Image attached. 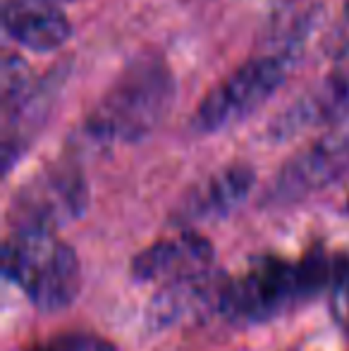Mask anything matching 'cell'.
<instances>
[{"instance_id": "6da1fadb", "label": "cell", "mask_w": 349, "mask_h": 351, "mask_svg": "<svg viewBox=\"0 0 349 351\" xmlns=\"http://www.w3.org/2000/svg\"><path fill=\"white\" fill-rule=\"evenodd\" d=\"M173 101L175 74L165 58L141 53L117 72L88 110L84 132L98 143L139 141L163 122Z\"/></svg>"}, {"instance_id": "7a4b0ae2", "label": "cell", "mask_w": 349, "mask_h": 351, "mask_svg": "<svg viewBox=\"0 0 349 351\" xmlns=\"http://www.w3.org/2000/svg\"><path fill=\"white\" fill-rule=\"evenodd\" d=\"M335 258L309 256L287 263L275 256L254 258L234 278H228L220 313L242 323H263L330 287Z\"/></svg>"}, {"instance_id": "3957f363", "label": "cell", "mask_w": 349, "mask_h": 351, "mask_svg": "<svg viewBox=\"0 0 349 351\" xmlns=\"http://www.w3.org/2000/svg\"><path fill=\"white\" fill-rule=\"evenodd\" d=\"M3 275L43 313L67 308L82 289L80 256L56 232H10L3 244Z\"/></svg>"}, {"instance_id": "277c9868", "label": "cell", "mask_w": 349, "mask_h": 351, "mask_svg": "<svg viewBox=\"0 0 349 351\" xmlns=\"http://www.w3.org/2000/svg\"><path fill=\"white\" fill-rule=\"evenodd\" d=\"M289 65H292V56L285 51L261 53L244 60L215 86H210L199 101L191 115L194 132L218 134L247 120L282 86Z\"/></svg>"}, {"instance_id": "5b68a950", "label": "cell", "mask_w": 349, "mask_h": 351, "mask_svg": "<svg viewBox=\"0 0 349 351\" xmlns=\"http://www.w3.org/2000/svg\"><path fill=\"white\" fill-rule=\"evenodd\" d=\"M88 204L86 180L77 165L53 162L32 175L10 201L12 230L58 232L82 217Z\"/></svg>"}, {"instance_id": "8992f818", "label": "cell", "mask_w": 349, "mask_h": 351, "mask_svg": "<svg viewBox=\"0 0 349 351\" xmlns=\"http://www.w3.org/2000/svg\"><path fill=\"white\" fill-rule=\"evenodd\" d=\"M349 170V136L328 134L299 151L282 165L270 186V199L278 204L299 201L333 184Z\"/></svg>"}, {"instance_id": "52a82bcc", "label": "cell", "mask_w": 349, "mask_h": 351, "mask_svg": "<svg viewBox=\"0 0 349 351\" xmlns=\"http://www.w3.org/2000/svg\"><path fill=\"white\" fill-rule=\"evenodd\" d=\"M213 244L194 232H182L146 246L132 261V278L146 285L168 287L213 270Z\"/></svg>"}, {"instance_id": "ba28073f", "label": "cell", "mask_w": 349, "mask_h": 351, "mask_svg": "<svg viewBox=\"0 0 349 351\" xmlns=\"http://www.w3.org/2000/svg\"><path fill=\"white\" fill-rule=\"evenodd\" d=\"M256 184V172L247 162H230L194 184L175 208L177 225H194L230 215L244 204Z\"/></svg>"}, {"instance_id": "9c48e42d", "label": "cell", "mask_w": 349, "mask_h": 351, "mask_svg": "<svg viewBox=\"0 0 349 351\" xmlns=\"http://www.w3.org/2000/svg\"><path fill=\"white\" fill-rule=\"evenodd\" d=\"M3 29L17 46L53 53L72 36V24L56 0H5Z\"/></svg>"}, {"instance_id": "30bf717a", "label": "cell", "mask_w": 349, "mask_h": 351, "mask_svg": "<svg viewBox=\"0 0 349 351\" xmlns=\"http://www.w3.org/2000/svg\"><path fill=\"white\" fill-rule=\"evenodd\" d=\"M225 285H228V278L210 270L199 278L160 287L158 294L149 301L146 323H149V328L163 330L168 325L201 318V315L213 313V311L220 313Z\"/></svg>"}, {"instance_id": "8fae6325", "label": "cell", "mask_w": 349, "mask_h": 351, "mask_svg": "<svg viewBox=\"0 0 349 351\" xmlns=\"http://www.w3.org/2000/svg\"><path fill=\"white\" fill-rule=\"evenodd\" d=\"M34 351H115V347L93 335H60Z\"/></svg>"}, {"instance_id": "7c38bea8", "label": "cell", "mask_w": 349, "mask_h": 351, "mask_svg": "<svg viewBox=\"0 0 349 351\" xmlns=\"http://www.w3.org/2000/svg\"><path fill=\"white\" fill-rule=\"evenodd\" d=\"M330 289H333L335 311L349 315V258H335V263H333Z\"/></svg>"}, {"instance_id": "4fadbf2b", "label": "cell", "mask_w": 349, "mask_h": 351, "mask_svg": "<svg viewBox=\"0 0 349 351\" xmlns=\"http://www.w3.org/2000/svg\"><path fill=\"white\" fill-rule=\"evenodd\" d=\"M56 3H58V5H60V3H65V0H56Z\"/></svg>"}, {"instance_id": "5bb4252c", "label": "cell", "mask_w": 349, "mask_h": 351, "mask_svg": "<svg viewBox=\"0 0 349 351\" xmlns=\"http://www.w3.org/2000/svg\"><path fill=\"white\" fill-rule=\"evenodd\" d=\"M347 210H349V201H347Z\"/></svg>"}]
</instances>
